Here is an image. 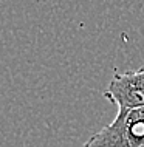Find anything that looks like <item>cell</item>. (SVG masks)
<instances>
[{"label": "cell", "instance_id": "obj_1", "mask_svg": "<svg viewBox=\"0 0 144 147\" xmlns=\"http://www.w3.org/2000/svg\"><path fill=\"white\" fill-rule=\"evenodd\" d=\"M141 146H144V105L119 107L116 118L85 142V147Z\"/></svg>", "mask_w": 144, "mask_h": 147}, {"label": "cell", "instance_id": "obj_2", "mask_svg": "<svg viewBox=\"0 0 144 147\" xmlns=\"http://www.w3.org/2000/svg\"><path fill=\"white\" fill-rule=\"evenodd\" d=\"M104 96L118 107L144 105V67L135 71L116 73Z\"/></svg>", "mask_w": 144, "mask_h": 147}]
</instances>
